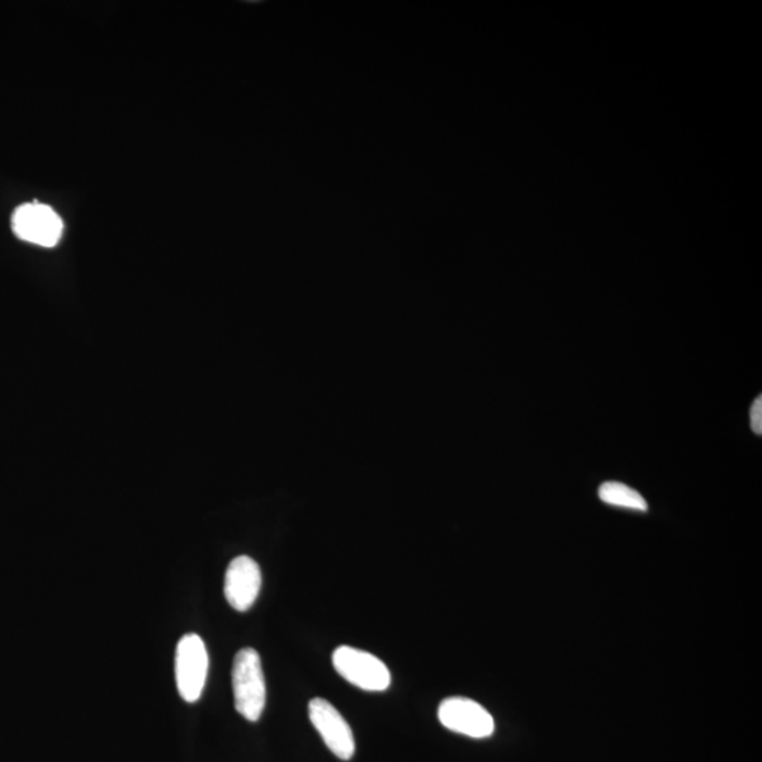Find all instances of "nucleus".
Here are the masks:
<instances>
[{"instance_id":"obj_1","label":"nucleus","mask_w":762,"mask_h":762,"mask_svg":"<svg viewBox=\"0 0 762 762\" xmlns=\"http://www.w3.org/2000/svg\"><path fill=\"white\" fill-rule=\"evenodd\" d=\"M235 708L246 721L258 722L266 708V679L262 660L253 648H243L234 660L232 669Z\"/></svg>"},{"instance_id":"obj_2","label":"nucleus","mask_w":762,"mask_h":762,"mask_svg":"<svg viewBox=\"0 0 762 762\" xmlns=\"http://www.w3.org/2000/svg\"><path fill=\"white\" fill-rule=\"evenodd\" d=\"M210 655L205 642L198 634H187L178 641L175 651V683L179 696L187 703H196L205 689Z\"/></svg>"},{"instance_id":"obj_3","label":"nucleus","mask_w":762,"mask_h":762,"mask_svg":"<svg viewBox=\"0 0 762 762\" xmlns=\"http://www.w3.org/2000/svg\"><path fill=\"white\" fill-rule=\"evenodd\" d=\"M334 669L345 680L367 692H385L390 688L391 674L385 662L359 648L342 646L333 655Z\"/></svg>"},{"instance_id":"obj_4","label":"nucleus","mask_w":762,"mask_h":762,"mask_svg":"<svg viewBox=\"0 0 762 762\" xmlns=\"http://www.w3.org/2000/svg\"><path fill=\"white\" fill-rule=\"evenodd\" d=\"M12 228L18 239L42 248H54L63 236L64 224L50 207L33 202L14 211Z\"/></svg>"},{"instance_id":"obj_5","label":"nucleus","mask_w":762,"mask_h":762,"mask_svg":"<svg viewBox=\"0 0 762 762\" xmlns=\"http://www.w3.org/2000/svg\"><path fill=\"white\" fill-rule=\"evenodd\" d=\"M308 714L312 726L320 733L330 752L340 760H352L357 742H354L352 728L339 710L328 700L315 698L308 704Z\"/></svg>"},{"instance_id":"obj_6","label":"nucleus","mask_w":762,"mask_h":762,"mask_svg":"<svg viewBox=\"0 0 762 762\" xmlns=\"http://www.w3.org/2000/svg\"><path fill=\"white\" fill-rule=\"evenodd\" d=\"M438 719L448 730L472 738H487L495 733V719L482 704L467 698L445 699Z\"/></svg>"},{"instance_id":"obj_7","label":"nucleus","mask_w":762,"mask_h":762,"mask_svg":"<svg viewBox=\"0 0 762 762\" xmlns=\"http://www.w3.org/2000/svg\"><path fill=\"white\" fill-rule=\"evenodd\" d=\"M262 589V571L258 562L241 555L229 563L225 575V598L232 609L248 612Z\"/></svg>"},{"instance_id":"obj_8","label":"nucleus","mask_w":762,"mask_h":762,"mask_svg":"<svg viewBox=\"0 0 762 762\" xmlns=\"http://www.w3.org/2000/svg\"><path fill=\"white\" fill-rule=\"evenodd\" d=\"M600 500L604 501L605 504L615 505V508H623L637 511H647L648 504L646 499L638 494L637 490L632 489L623 483L619 482H605L599 489Z\"/></svg>"},{"instance_id":"obj_9","label":"nucleus","mask_w":762,"mask_h":762,"mask_svg":"<svg viewBox=\"0 0 762 762\" xmlns=\"http://www.w3.org/2000/svg\"><path fill=\"white\" fill-rule=\"evenodd\" d=\"M751 428L757 435L762 434V399L761 396L754 401L751 409Z\"/></svg>"}]
</instances>
